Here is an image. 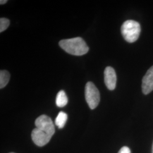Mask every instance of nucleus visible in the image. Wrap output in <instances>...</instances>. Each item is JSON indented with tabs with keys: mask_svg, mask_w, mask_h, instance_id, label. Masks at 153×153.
<instances>
[{
	"mask_svg": "<svg viewBox=\"0 0 153 153\" xmlns=\"http://www.w3.org/2000/svg\"><path fill=\"white\" fill-rule=\"evenodd\" d=\"M68 119V115L64 112L61 111L55 119V124L59 129H62L65 125Z\"/></svg>",
	"mask_w": 153,
	"mask_h": 153,
	"instance_id": "1a4fd4ad",
	"label": "nucleus"
},
{
	"mask_svg": "<svg viewBox=\"0 0 153 153\" xmlns=\"http://www.w3.org/2000/svg\"><path fill=\"white\" fill-rule=\"evenodd\" d=\"M10 25V21L5 18H1L0 19V32L2 33L6 30Z\"/></svg>",
	"mask_w": 153,
	"mask_h": 153,
	"instance_id": "9b49d317",
	"label": "nucleus"
},
{
	"mask_svg": "<svg viewBox=\"0 0 153 153\" xmlns=\"http://www.w3.org/2000/svg\"><path fill=\"white\" fill-rule=\"evenodd\" d=\"M10 73L6 71H0V88H5L10 80Z\"/></svg>",
	"mask_w": 153,
	"mask_h": 153,
	"instance_id": "9d476101",
	"label": "nucleus"
},
{
	"mask_svg": "<svg viewBox=\"0 0 153 153\" xmlns=\"http://www.w3.org/2000/svg\"><path fill=\"white\" fill-rule=\"evenodd\" d=\"M59 45L66 52L75 56L85 55L89 50L86 42L79 37L62 40L59 42Z\"/></svg>",
	"mask_w": 153,
	"mask_h": 153,
	"instance_id": "f257e3e1",
	"label": "nucleus"
},
{
	"mask_svg": "<svg viewBox=\"0 0 153 153\" xmlns=\"http://www.w3.org/2000/svg\"><path fill=\"white\" fill-rule=\"evenodd\" d=\"M118 153H131L130 149L128 147L126 146H124L122 148H121L120 150Z\"/></svg>",
	"mask_w": 153,
	"mask_h": 153,
	"instance_id": "f8f14e48",
	"label": "nucleus"
},
{
	"mask_svg": "<svg viewBox=\"0 0 153 153\" xmlns=\"http://www.w3.org/2000/svg\"><path fill=\"white\" fill-rule=\"evenodd\" d=\"M85 99L89 107L95 109L100 102V93L93 82H88L85 86Z\"/></svg>",
	"mask_w": 153,
	"mask_h": 153,
	"instance_id": "7ed1b4c3",
	"label": "nucleus"
},
{
	"mask_svg": "<svg viewBox=\"0 0 153 153\" xmlns=\"http://www.w3.org/2000/svg\"></svg>",
	"mask_w": 153,
	"mask_h": 153,
	"instance_id": "2eb2a0df",
	"label": "nucleus"
},
{
	"mask_svg": "<svg viewBox=\"0 0 153 153\" xmlns=\"http://www.w3.org/2000/svg\"><path fill=\"white\" fill-rule=\"evenodd\" d=\"M104 82L109 90H114L116 86L117 77L115 70L111 66H107L104 72Z\"/></svg>",
	"mask_w": 153,
	"mask_h": 153,
	"instance_id": "423d86ee",
	"label": "nucleus"
},
{
	"mask_svg": "<svg viewBox=\"0 0 153 153\" xmlns=\"http://www.w3.org/2000/svg\"><path fill=\"white\" fill-rule=\"evenodd\" d=\"M68 102V99L65 91L63 90H61L56 96V104L57 106L59 107H64L67 104Z\"/></svg>",
	"mask_w": 153,
	"mask_h": 153,
	"instance_id": "6e6552de",
	"label": "nucleus"
},
{
	"mask_svg": "<svg viewBox=\"0 0 153 153\" xmlns=\"http://www.w3.org/2000/svg\"><path fill=\"white\" fill-rule=\"evenodd\" d=\"M31 138L34 143L38 146L42 147L47 144L52 137L44 131L36 128L31 133Z\"/></svg>",
	"mask_w": 153,
	"mask_h": 153,
	"instance_id": "39448f33",
	"label": "nucleus"
},
{
	"mask_svg": "<svg viewBox=\"0 0 153 153\" xmlns=\"http://www.w3.org/2000/svg\"><path fill=\"white\" fill-rule=\"evenodd\" d=\"M35 124L37 128L45 132L50 136L52 137L54 134L55 126L49 116L45 115L40 116L36 119Z\"/></svg>",
	"mask_w": 153,
	"mask_h": 153,
	"instance_id": "20e7f679",
	"label": "nucleus"
},
{
	"mask_svg": "<svg viewBox=\"0 0 153 153\" xmlns=\"http://www.w3.org/2000/svg\"><path fill=\"white\" fill-rule=\"evenodd\" d=\"M142 90L145 95L153 90V66L148 70L142 78Z\"/></svg>",
	"mask_w": 153,
	"mask_h": 153,
	"instance_id": "0eeeda50",
	"label": "nucleus"
},
{
	"mask_svg": "<svg viewBox=\"0 0 153 153\" xmlns=\"http://www.w3.org/2000/svg\"><path fill=\"white\" fill-rule=\"evenodd\" d=\"M121 32L124 39L128 43L135 42L140 36L141 26L138 22L128 20L121 26Z\"/></svg>",
	"mask_w": 153,
	"mask_h": 153,
	"instance_id": "f03ea898",
	"label": "nucleus"
},
{
	"mask_svg": "<svg viewBox=\"0 0 153 153\" xmlns=\"http://www.w3.org/2000/svg\"><path fill=\"white\" fill-rule=\"evenodd\" d=\"M152 153H153V148H152Z\"/></svg>",
	"mask_w": 153,
	"mask_h": 153,
	"instance_id": "4468645a",
	"label": "nucleus"
},
{
	"mask_svg": "<svg viewBox=\"0 0 153 153\" xmlns=\"http://www.w3.org/2000/svg\"><path fill=\"white\" fill-rule=\"evenodd\" d=\"M7 2V1H6V0H1V1H0V4H1V5L5 4Z\"/></svg>",
	"mask_w": 153,
	"mask_h": 153,
	"instance_id": "ddd939ff",
	"label": "nucleus"
}]
</instances>
